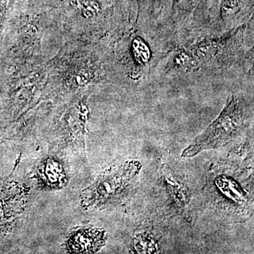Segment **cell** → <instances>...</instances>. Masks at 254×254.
I'll use <instances>...</instances> for the list:
<instances>
[{
    "instance_id": "1",
    "label": "cell",
    "mask_w": 254,
    "mask_h": 254,
    "mask_svg": "<svg viewBox=\"0 0 254 254\" xmlns=\"http://www.w3.org/2000/svg\"><path fill=\"white\" fill-rule=\"evenodd\" d=\"M254 71V19L221 34L202 30L164 55L152 81L213 82Z\"/></svg>"
},
{
    "instance_id": "2",
    "label": "cell",
    "mask_w": 254,
    "mask_h": 254,
    "mask_svg": "<svg viewBox=\"0 0 254 254\" xmlns=\"http://www.w3.org/2000/svg\"><path fill=\"white\" fill-rule=\"evenodd\" d=\"M249 120L250 110L243 95H230L221 113L182 151V158H193L205 150L218 149L230 143L245 131Z\"/></svg>"
},
{
    "instance_id": "3",
    "label": "cell",
    "mask_w": 254,
    "mask_h": 254,
    "mask_svg": "<svg viewBox=\"0 0 254 254\" xmlns=\"http://www.w3.org/2000/svg\"><path fill=\"white\" fill-rule=\"evenodd\" d=\"M141 168L140 162L131 160L105 172L83 193V207L93 208L116 200L139 174Z\"/></svg>"
},
{
    "instance_id": "4",
    "label": "cell",
    "mask_w": 254,
    "mask_h": 254,
    "mask_svg": "<svg viewBox=\"0 0 254 254\" xmlns=\"http://www.w3.org/2000/svg\"><path fill=\"white\" fill-rule=\"evenodd\" d=\"M252 14L245 0H220L216 11L208 15L205 29L215 34L226 33L248 22Z\"/></svg>"
},
{
    "instance_id": "5",
    "label": "cell",
    "mask_w": 254,
    "mask_h": 254,
    "mask_svg": "<svg viewBox=\"0 0 254 254\" xmlns=\"http://www.w3.org/2000/svg\"><path fill=\"white\" fill-rule=\"evenodd\" d=\"M106 241L103 230L93 227L78 229L68 237L66 248L68 253L94 254L103 248Z\"/></svg>"
},
{
    "instance_id": "6",
    "label": "cell",
    "mask_w": 254,
    "mask_h": 254,
    "mask_svg": "<svg viewBox=\"0 0 254 254\" xmlns=\"http://www.w3.org/2000/svg\"><path fill=\"white\" fill-rule=\"evenodd\" d=\"M36 177L42 187L50 190L62 189L67 182V175L63 163L52 157L44 159L38 165Z\"/></svg>"
},
{
    "instance_id": "7",
    "label": "cell",
    "mask_w": 254,
    "mask_h": 254,
    "mask_svg": "<svg viewBox=\"0 0 254 254\" xmlns=\"http://www.w3.org/2000/svg\"><path fill=\"white\" fill-rule=\"evenodd\" d=\"M215 184L220 191L230 199L238 203L245 202V192L239 186L238 184L232 179L225 176L219 177L216 179Z\"/></svg>"
},
{
    "instance_id": "8",
    "label": "cell",
    "mask_w": 254,
    "mask_h": 254,
    "mask_svg": "<svg viewBox=\"0 0 254 254\" xmlns=\"http://www.w3.org/2000/svg\"><path fill=\"white\" fill-rule=\"evenodd\" d=\"M79 4L88 18H98L101 14V6L97 0H81Z\"/></svg>"
},
{
    "instance_id": "9",
    "label": "cell",
    "mask_w": 254,
    "mask_h": 254,
    "mask_svg": "<svg viewBox=\"0 0 254 254\" xmlns=\"http://www.w3.org/2000/svg\"><path fill=\"white\" fill-rule=\"evenodd\" d=\"M134 247L138 253H155L156 246L155 242L147 237H138L134 241Z\"/></svg>"
},
{
    "instance_id": "10",
    "label": "cell",
    "mask_w": 254,
    "mask_h": 254,
    "mask_svg": "<svg viewBox=\"0 0 254 254\" xmlns=\"http://www.w3.org/2000/svg\"><path fill=\"white\" fill-rule=\"evenodd\" d=\"M9 2V0H0V26H1V23H2L5 14H6Z\"/></svg>"
},
{
    "instance_id": "11",
    "label": "cell",
    "mask_w": 254,
    "mask_h": 254,
    "mask_svg": "<svg viewBox=\"0 0 254 254\" xmlns=\"http://www.w3.org/2000/svg\"><path fill=\"white\" fill-rule=\"evenodd\" d=\"M151 1H153V2L154 3V4H155L154 15H153V23H154V26H155V20H156V16H157L156 4H157V2H158V0H151Z\"/></svg>"
}]
</instances>
